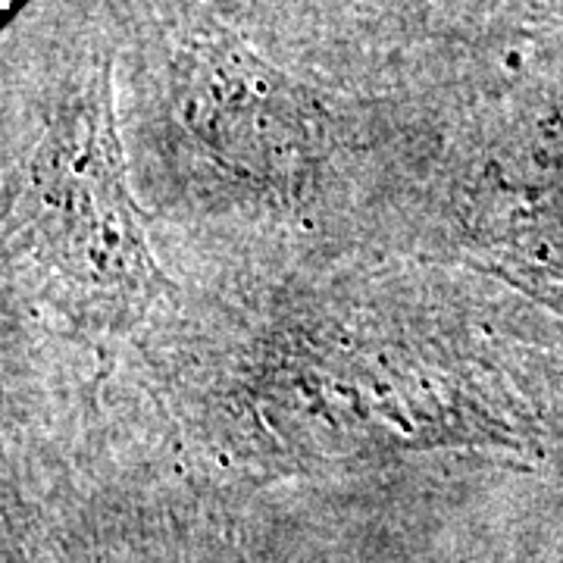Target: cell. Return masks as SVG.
I'll list each match as a JSON object with an SVG mask.
<instances>
[{
  "instance_id": "6da1fadb",
  "label": "cell",
  "mask_w": 563,
  "mask_h": 563,
  "mask_svg": "<svg viewBox=\"0 0 563 563\" xmlns=\"http://www.w3.org/2000/svg\"><path fill=\"white\" fill-rule=\"evenodd\" d=\"M20 213L35 254L91 301L129 313L161 295L107 95L88 98L41 139Z\"/></svg>"
}]
</instances>
